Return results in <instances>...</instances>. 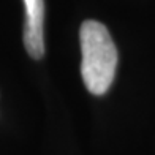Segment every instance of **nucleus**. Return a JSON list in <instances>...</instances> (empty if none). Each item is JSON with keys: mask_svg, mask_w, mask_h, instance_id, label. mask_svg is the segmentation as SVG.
I'll return each mask as SVG.
<instances>
[{"mask_svg": "<svg viewBox=\"0 0 155 155\" xmlns=\"http://www.w3.org/2000/svg\"><path fill=\"white\" fill-rule=\"evenodd\" d=\"M81 74L84 86L94 95H103L111 87L117 67V49L108 29L98 21H84L79 30Z\"/></svg>", "mask_w": 155, "mask_h": 155, "instance_id": "nucleus-1", "label": "nucleus"}, {"mask_svg": "<svg viewBox=\"0 0 155 155\" xmlns=\"http://www.w3.org/2000/svg\"><path fill=\"white\" fill-rule=\"evenodd\" d=\"M25 22L24 45L32 59H41L45 54V0H24Z\"/></svg>", "mask_w": 155, "mask_h": 155, "instance_id": "nucleus-2", "label": "nucleus"}]
</instances>
